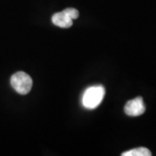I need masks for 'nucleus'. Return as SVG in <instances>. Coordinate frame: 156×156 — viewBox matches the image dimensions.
<instances>
[{"label":"nucleus","mask_w":156,"mask_h":156,"mask_svg":"<svg viewBox=\"0 0 156 156\" xmlns=\"http://www.w3.org/2000/svg\"><path fill=\"white\" fill-rule=\"evenodd\" d=\"M105 95V89L102 85L91 86L84 91L82 102L87 109H95L101 104Z\"/></svg>","instance_id":"obj_1"},{"label":"nucleus","mask_w":156,"mask_h":156,"mask_svg":"<svg viewBox=\"0 0 156 156\" xmlns=\"http://www.w3.org/2000/svg\"><path fill=\"white\" fill-rule=\"evenodd\" d=\"M11 87L20 95H26L32 88V79L28 74L19 71L12 75L11 78Z\"/></svg>","instance_id":"obj_2"},{"label":"nucleus","mask_w":156,"mask_h":156,"mask_svg":"<svg viewBox=\"0 0 156 156\" xmlns=\"http://www.w3.org/2000/svg\"><path fill=\"white\" fill-rule=\"evenodd\" d=\"M64 11H65V12L67 13L69 17L72 18L73 20H74V19H76V18L79 17V12H78L77 10H76L75 8H67V9H65Z\"/></svg>","instance_id":"obj_6"},{"label":"nucleus","mask_w":156,"mask_h":156,"mask_svg":"<svg viewBox=\"0 0 156 156\" xmlns=\"http://www.w3.org/2000/svg\"><path fill=\"white\" fill-rule=\"evenodd\" d=\"M51 19H52V23L55 25L61 28H69L73 24V19L68 15L65 11L55 13L52 16Z\"/></svg>","instance_id":"obj_4"},{"label":"nucleus","mask_w":156,"mask_h":156,"mask_svg":"<svg viewBox=\"0 0 156 156\" xmlns=\"http://www.w3.org/2000/svg\"><path fill=\"white\" fill-rule=\"evenodd\" d=\"M146 107L142 97L138 96L133 100L128 101L124 107V111L128 116L136 117L144 114Z\"/></svg>","instance_id":"obj_3"},{"label":"nucleus","mask_w":156,"mask_h":156,"mask_svg":"<svg viewBox=\"0 0 156 156\" xmlns=\"http://www.w3.org/2000/svg\"><path fill=\"white\" fill-rule=\"evenodd\" d=\"M152 154L149 149L144 147H137L132 150L127 151L122 154V156H150Z\"/></svg>","instance_id":"obj_5"}]
</instances>
